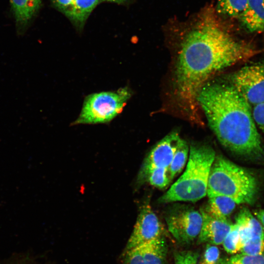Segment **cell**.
<instances>
[{
    "label": "cell",
    "mask_w": 264,
    "mask_h": 264,
    "mask_svg": "<svg viewBox=\"0 0 264 264\" xmlns=\"http://www.w3.org/2000/svg\"><path fill=\"white\" fill-rule=\"evenodd\" d=\"M106 0V1H110V2H117V3H121L127 0Z\"/></svg>",
    "instance_id": "29"
},
{
    "label": "cell",
    "mask_w": 264,
    "mask_h": 264,
    "mask_svg": "<svg viewBox=\"0 0 264 264\" xmlns=\"http://www.w3.org/2000/svg\"><path fill=\"white\" fill-rule=\"evenodd\" d=\"M132 95L128 88L114 91H103L88 95L74 124L104 123L121 112Z\"/></svg>",
    "instance_id": "5"
},
{
    "label": "cell",
    "mask_w": 264,
    "mask_h": 264,
    "mask_svg": "<svg viewBox=\"0 0 264 264\" xmlns=\"http://www.w3.org/2000/svg\"><path fill=\"white\" fill-rule=\"evenodd\" d=\"M73 0H53L54 4L66 14L70 9Z\"/></svg>",
    "instance_id": "27"
},
{
    "label": "cell",
    "mask_w": 264,
    "mask_h": 264,
    "mask_svg": "<svg viewBox=\"0 0 264 264\" xmlns=\"http://www.w3.org/2000/svg\"><path fill=\"white\" fill-rule=\"evenodd\" d=\"M230 83L252 107L264 102V61L243 66L228 78Z\"/></svg>",
    "instance_id": "6"
},
{
    "label": "cell",
    "mask_w": 264,
    "mask_h": 264,
    "mask_svg": "<svg viewBox=\"0 0 264 264\" xmlns=\"http://www.w3.org/2000/svg\"><path fill=\"white\" fill-rule=\"evenodd\" d=\"M229 264H235V263H230V262H229Z\"/></svg>",
    "instance_id": "31"
},
{
    "label": "cell",
    "mask_w": 264,
    "mask_h": 264,
    "mask_svg": "<svg viewBox=\"0 0 264 264\" xmlns=\"http://www.w3.org/2000/svg\"><path fill=\"white\" fill-rule=\"evenodd\" d=\"M242 254L256 255L264 252V236L252 238L246 242L240 250Z\"/></svg>",
    "instance_id": "21"
},
{
    "label": "cell",
    "mask_w": 264,
    "mask_h": 264,
    "mask_svg": "<svg viewBox=\"0 0 264 264\" xmlns=\"http://www.w3.org/2000/svg\"><path fill=\"white\" fill-rule=\"evenodd\" d=\"M257 178L221 155H216L210 171L207 195H221L237 204H252L258 193Z\"/></svg>",
    "instance_id": "4"
},
{
    "label": "cell",
    "mask_w": 264,
    "mask_h": 264,
    "mask_svg": "<svg viewBox=\"0 0 264 264\" xmlns=\"http://www.w3.org/2000/svg\"><path fill=\"white\" fill-rule=\"evenodd\" d=\"M249 32L264 30V0H248L246 7L239 18Z\"/></svg>",
    "instance_id": "12"
},
{
    "label": "cell",
    "mask_w": 264,
    "mask_h": 264,
    "mask_svg": "<svg viewBox=\"0 0 264 264\" xmlns=\"http://www.w3.org/2000/svg\"><path fill=\"white\" fill-rule=\"evenodd\" d=\"M215 156V151L209 146L191 145L184 172L159 198V202H196L204 198Z\"/></svg>",
    "instance_id": "3"
},
{
    "label": "cell",
    "mask_w": 264,
    "mask_h": 264,
    "mask_svg": "<svg viewBox=\"0 0 264 264\" xmlns=\"http://www.w3.org/2000/svg\"><path fill=\"white\" fill-rule=\"evenodd\" d=\"M166 222L169 231L179 242L188 243L198 237L202 218L200 212L192 208H184L168 216Z\"/></svg>",
    "instance_id": "7"
},
{
    "label": "cell",
    "mask_w": 264,
    "mask_h": 264,
    "mask_svg": "<svg viewBox=\"0 0 264 264\" xmlns=\"http://www.w3.org/2000/svg\"><path fill=\"white\" fill-rule=\"evenodd\" d=\"M163 232L162 223L150 204H144L124 251L162 237Z\"/></svg>",
    "instance_id": "8"
},
{
    "label": "cell",
    "mask_w": 264,
    "mask_h": 264,
    "mask_svg": "<svg viewBox=\"0 0 264 264\" xmlns=\"http://www.w3.org/2000/svg\"><path fill=\"white\" fill-rule=\"evenodd\" d=\"M251 110L256 125L264 134V102L253 106Z\"/></svg>",
    "instance_id": "26"
},
{
    "label": "cell",
    "mask_w": 264,
    "mask_h": 264,
    "mask_svg": "<svg viewBox=\"0 0 264 264\" xmlns=\"http://www.w3.org/2000/svg\"><path fill=\"white\" fill-rule=\"evenodd\" d=\"M190 147L187 143L181 139L171 164L168 168L171 180L183 170L188 159Z\"/></svg>",
    "instance_id": "17"
},
{
    "label": "cell",
    "mask_w": 264,
    "mask_h": 264,
    "mask_svg": "<svg viewBox=\"0 0 264 264\" xmlns=\"http://www.w3.org/2000/svg\"><path fill=\"white\" fill-rule=\"evenodd\" d=\"M257 218L259 219V221L262 223L264 226V210H260L257 211L255 213Z\"/></svg>",
    "instance_id": "28"
},
{
    "label": "cell",
    "mask_w": 264,
    "mask_h": 264,
    "mask_svg": "<svg viewBox=\"0 0 264 264\" xmlns=\"http://www.w3.org/2000/svg\"><path fill=\"white\" fill-rule=\"evenodd\" d=\"M220 251L215 245L208 244L204 250L200 264H217L220 262Z\"/></svg>",
    "instance_id": "24"
},
{
    "label": "cell",
    "mask_w": 264,
    "mask_h": 264,
    "mask_svg": "<svg viewBox=\"0 0 264 264\" xmlns=\"http://www.w3.org/2000/svg\"><path fill=\"white\" fill-rule=\"evenodd\" d=\"M124 264H145L142 245L124 251Z\"/></svg>",
    "instance_id": "22"
},
{
    "label": "cell",
    "mask_w": 264,
    "mask_h": 264,
    "mask_svg": "<svg viewBox=\"0 0 264 264\" xmlns=\"http://www.w3.org/2000/svg\"><path fill=\"white\" fill-rule=\"evenodd\" d=\"M145 264H164L167 246L162 236L142 244Z\"/></svg>",
    "instance_id": "13"
},
{
    "label": "cell",
    "mask_w": 264,
    "mask_h": 264,
    "mask_svg": "<svg viewBox=\"0 0 264 264\" xmlns=\"http://www.w3.org/2000/svg\"><path fill=\"white\" fill-rule=\"evenodd\" d=\"M198 254L193 251H186L175 254V264H197Z\"/></svg>",
    "instance_id": "25"
},
{
    "label": "cell",
    "mask_w": 264,
    "mask_h": 264,
    "mask_svg": "<svg viewBox=\"0 0 264 264\" xmlns=\"http://www.w3.org/2000/svg\"><path fill=\"white\" fill-rule=\"evenodd\" d=\"M222 244L224 250L229 253L235 254L241 250L239 228L237 224L232 225Z\"/></svg>",
    "instance_id": "20"
},
{
    "label": "cell",
    "mask_w": 264,
    "mask_h": 264,
    "mask_svg": "<svg viewBox=\"0 0 264 264\" xmlns=\"http://www.w3.org/2000/svg\"><path fill=\"white\" fill-rule=\"evenodd\" d=\"M248 0H218L217 12L230 17L240 18L245 10Z\"/></svg>",
    "instance_id": "18"
},
{
    "label": "cell",
    "mask_w": 264,
    "mask_h": 264,
    "mask_svg": "<svg viewBox=\"0 0 264 264\" xmlns=\"http://www.w3.org/2000/svg\"><path fill=\"white\" fill-rule=\"evenodd\" d=\"M217 264H230L229 262H224L223 261H220Z\"/></svg>",
    "instance_id": "30"
},
{
    "label": "cell",
    "mask_w": 264,
    "mask_h": 264,
    "mask_svg": "<svg viewBox=\"0 0 264 264\" xmlns=\"http://www.w3.org/2000/svg\"><path fill=\"white\" fill-rule=\"evenodd\" d=\"M171 181L168 168H154L149 170L139 182H148L160 189L167 187Z\"/></svg>",
    "instance_id": "19"
},
{
    "label": "cell",
    "mask_w": 264,
    "mask_h": 264,
    "mask_svg": "<svg viewBox=\"0 0 264 264\" xmlns=\"http://www.w3.org/2000/svg\"><path fill=\"white\" fill-rule=\"evenodd\" d=\"M238 226L241 248L252 238L264 236V231L260 222L246 208L242 209L236 218Z\"/></svg>",
    "instance_id": "11"
},
{
    "label": "cell",
    "mask_w": 264,
    "mask_h": 264,
    "mask_svg": "<svg viewBox=\"0 0 264 264\" xmlns=\"http://www.w3.org/2000/svg\"><path fill=\"white\" fill-rule=\"evenodd\" d=\"M229 262L236 264H264V254L250 255L241 253L232 257Z\"/></svg>",
    "instance_id": "23"
},
{
    "label": "cell",
    "mask_w": 264,
    "mask_h": 264,
    "mask_svg": "<svg viewBox=\"0 0 264 264\" xmlns=\"http://www.w3.org/2000/svg\"><path fill=\"white\" fill-rule=\"evenodd\" d=\"M253 50L225 31L212 14L199 18L181 42L174 74V93L182 111L200 125L198 95L217 72L250 58Z\"/></svg>",
    "instance_id": "1"
},
{
    "label": "cell",
    "mask_w": 264,
    "mask_h": 264,
    "mask_svg": "<svg viewBox=\"0 0 264 264\" xmlns=\"http://www.w3.org/2000/svg\"><path fill=\"white\" fill-rule=\"evenodd\" d=\"M100 0H73L66 13L75 23L82 25Z\"/></svg>",
    "instance_id": "16"
},
{
    "label": "cell",
    "mask_w": 264,
    "mask_h": 264,
    "mask_svg": "<svg viewBox=\"0 0 264 264\" xmlns=\"http://www.w3.org/2000/svg\"><path fill=\"white\" fill-rule=\"evenodd\" d=\"M17 23L24 27L38 9L41 0H10Z\"/></svg>",
    "instance_id": "15"
},
{
    "label": "cell",
    "mask_w": 264,
    "mask_h": 264,
    "mask_svg": "<svg viewBox=\"0 0 264 264\" xmlns=\"http://www.w3.org/2000/svg\"><path fill=\"white\" fill-rule=\"evenodd\" d=\"M197 100L222 145L250 160L264 161V148L251 107L230 83L208 82Z\"/></svg>",
    "instance_id": "2"
},
{
    "label": "cell",
    "mask_w": 264,
    "mask_h": 264,
    "mask_svg": "<svg viewBox=\"0 0 264 264\" xmlns=\"http://www.w3.org/2000/svg\"><path fill=\"white\" fill-rule=\"evenodd\" d=\"M200 213L202 222L198 236V242L213 245L222 244L233 224L227 219L219 218L207 213L204 209Z\"/></svg>",
    "instance_id": "10"
},
{
    "label": "cell",
    "mask_w": 264,
    "mask_h": 264,
    "mask_svg": "<svg viewBox=\"0 0 264 264\" xmlns=\"http://www.w3.org/2000/svg\"><path fill=\"white\" fill-rule=\"evenodd\" d=\"M182 138L176 131H173L158 142L145 158L138 175L139 182L154 168H168Z\"/></svg>",
    "instance_id": "9"
},
{
    "label": "cell",
    "mask_w": 264,
    "mask_h": 264,
    "mask_svg": "<svg viewBox=\"0 0 264 264\" xmlns=\"http://www.w3.org/2000/svg\"><path fill=\"white\" fill-rule=\"evenodd\" d=\"M208 198L207 206L204 210L219 218L227 219L237 204L232 198L224 196L212 195L208 196Z\"/></svg>",
    "instance_id": "14"
}]
</instances>
